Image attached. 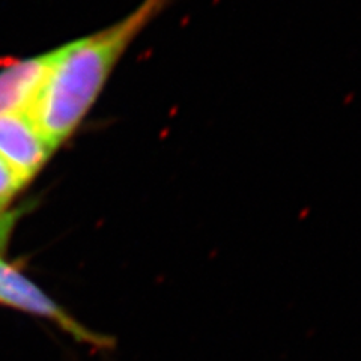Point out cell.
Returning a JSON list of instances; mask_svg holds the SVG:
<instances>
[{
    "label": "cell",
    "instance_id": "6da1fadb",
    "mask_svg": "<svg viewBox=\"0 0 361 361\" xmlns=\"http://www.w3.org/2000/svg\"><path fill=\"white\" fill-rule=\"evenodd\" d=\"M172 4L173 0H142L115 25L66 44L63 58L27 110L53 149L80 126L130 45Z\"/></svg>",
    "mask_w": 361,
    "mask_h": 361
},
{
    "label": "cell",
    "instance_id": "277c9868",
    "mask_svg": "<svg viewBox=\"0 0 361 361\" xmlns=\"http://www.w3.org/2000/svg\"><path fill=\"white\" fill-rule=\"evenodd\" d=\"M54 149L27 113L0 116V157L26 179L35 176Z\"/></svg>",
    "mask_w": 361,
    "mask_h": 361
},
{
    "label": "cell",
    "instance_id": "3957f363",
    "mask_svg": "<svg viewBox=\"0 0 361 361\" xmlns=\"http://www.w3.org/2000/svg\"><path fill=\"white\" fill-rule=\"evenodd\" d=\"M65 51L66 45H62L38 58L11 63L0 71V116L27 113Z\"/></svg>",
    "mask_w": 361,
    "mask_h": 361
},
{
    "label": "cell",
    "instance_id": "7a4b0ae2",
    "mask_svg": "<svg viewBox=\"0 0 361 361\" xmlns=\"http://www.w3.org/2000/svg\"><path fill=\"white\" fill-rule=\"evenodd\" d=\"M0 304L51 321L78 343L99 349H110L115 345L113 337L95 333L78 322L38 285L21 274L16 267L5 262L2 257H0Z\"/></svg>",
    "mask_w": 361,
    "mask_h": 361
},
{
    "label": "cell",
    "instance_id": "5b68a950",
    "mask_svg": "<svg viewBox=\"0 0 361 361\" xmlns=\"http://www.w3.org/2000/svg\"><path fill=\"white\" fill-rule=\"evenodd\" d=\"M25 184L26 179L5 158L0 157V212L5 211L8 203L14 199Z\"/></svg>",
    "mask_w": 361,
    "mask_h": 361
},
{
    "label": "cell",
    "instance_id": "8992f818",
    "mask_svg": "<svg viewBox=\"0 0 361 361\" xmlns=\"http://www.w3.org/2000/svg\"><path fill=\"white\" fill-rule=\"evenodd\" d=\"M14 221H16V216L13 212H6V211L0 212V252L4 250L9 241L11 232H13V228H14Z\"/></svg>",
    "mask_w": 361,
    "mask_h": 361
}]
</instances>
